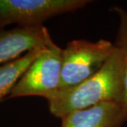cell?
I'll list each match as a JSON object with an SVG mask.
<instances>
[{"mask_svg":"<svg viewBox=\"0 0 127 127\" xmlns=\"http://www.w3.org/2000/svg\"><path fill=\"white\" fill-rule=\"evenodd\" d=\"M125 63L120 49L112 54L101 69L73 87L60 89L46 100L50 113L61 119L73 111L103 103L122 104Z\"/></svg>","mask_w":127,"mask_h":127,"instance_id":"obj_1","label":"cell"},{"mask_svg":"<svg viewBox=\"0 0 127 127\" xmlns=\"http://www.w3.org/2000/svg\"><path fill=\"white\" fill-rule=\"evenodd\" d=\"M114 49V43L103 39L96 41L87 40L69 41L62 49L60 89L77 85L96 73L105 64Z\"/></svg>","mask_w":127,"mask_h":127,"instance_id":"obj_2","label":"cell"},{"mask_svg":"<svg viewBox=\"0 0 127 127\" xmlns=\"http://www.w3.org/2000/svg\"><path fill=\"white\" fill-rule=\"evenodd\" d=\"M62 48L54 41L44 47L12 88L9 98L42 96L47 99L61 83Z\"/></svg>","mask_w":127,"mask_h":127,"instance_id":"obj_3","label":"cell"},{"mask_svg":"<svg viewBox=\"0 0 127 127\" xmlns=\"http://www.w3.org/2000/svg\"><path fill=\"white\" fill-rule=\"evenodd\" d=\"M91 2L89 0H0V29L9 25L42 26L52 17L76 12Z\"/></svg>","mask_w":127,"mask_h":127,"instance_id":"obj_4","label":"cell"},{"mask_svg":"<svg viewBox=\"0 0 127 127\" xmlns=\"http://www.w3.org/2000/svg\"><path fill=\"white\" fill-rule=\"evenodd\" d=\"M53 41L45 27L0 29V66L13 61L32 50L43 48Z\"/></svg>","mask_w":127,"mask_h":127,"instance_id":"obj_5","label":"cell"},{"mask_svg":"<svg viewBox=\"0 0 127 127\" xmlns=\"http://www.w3.org/2000/svg\"><path fill=\"white\" fill-rule=\"evenodd\" d=\"M61 121V127H121L127 118L121 104L108 102L73 111Z\"/></svg>","mask_w":127,"mask_h":127,"instance_id":"obj_6","label":"cell"},{"mask_svg":"<svg viewBox=\"0 0 127 127\" xmlns=\"http://www.w3.org/2000/svg\"><path fill=\"white\" fill-rule=\"evenodd\" d=\"M43 48L32 50L18 59L0 66V101L9 96L15 84Z\"/></svg>","mask_w":127,"mask_h":127,"instance_id":"obj_7","label":"cell"},{"mask_svg":"<svg viewBox=\"0 0 127 127\" xmlns=\"http://www.w3.org/2000/svg\"><path fill=\"white\" fill-rule=\"evenodd\" d=\"M111 10L118 18V29L114 45L121 50L125 63V83H124V97L122 107L127 118V10L119 6L113 7Z\"/></svg>","mask_w":127,"mask_h":127,"instance_id":"obj_8","label":"cell"}]
</instances>
